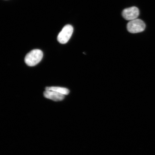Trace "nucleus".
<instances>
[{
    "label": "nucleus",
    "mask_w": 155,
    "mask_h": 155,
    "mask_svg": "<svg viewBox=\"0 0 155 155\" xmlns=\"http://www.w3.org/2000/svg\"><path fill=\"white\" fill-rule=\"evenodd\" d=\"M146 25L142 20L136 19L130 21L127 24V28L129 32L135 34L143 31Z\"/></svg>",
    "instance_id": "f03ea898"
},
{
    "label": "nucleus",
    "mask_w": 155,
    "mask_h": 155,
    "mask_svg": "<svg viewBox=\"0 0 155 155\" xmlns=\"http://www.w3.org/2000/svg\"><path fill=\"white\" fill-rule=\"evenodd\" d=\"M73 32V28L71 25H68L64 27L58 36V41L60 43L65 44L69 41Z\"/></svg>",
    "instance_id": "7ed1b4c3"
},
{
    "label": "nucleus",
    "mask_w": 155,
    "mask_h": 155,
    "mask_svg": "<svg viewBox=\"0 0 155 155\" xmlns=\"http://www.w3.org/2000/svg\"><path fill=\"white\" fill-rule=\"evenodd\" d=\"M44 96L55 101H59L63 100L65 95L53 91L45 90L44 93Z\"/></svg>",
    "instance_id": "39448f33"
},
{
    "label": "nucleus",
    "mask_w": 155,
    "mask_h": 155,
    "mask_svg": "<svg viewBox=\"0 0 155 155\" xmlns=\"http://www.w3.org/2000/svg\"><path fill=\"white\" fill-rule=\"evenodd\" d=\"M43 56V53L41 50L39 49L32 50L25 57V62L29 66H34L41 61Z\"/></svg>",
    "instance_id": "f257e3e1"
},
{
    "label": "nucleus",
    "mask_w": 155,
    "mask_h": 155,
    "mask_svg": "<svg viewBox=\"0 0 155 155\" xmlns=\"http://www.w3.org/2000/svg\"><path fill=\"white\" fill-rule=\"evenodd\" d=\"M139 15V9L135 7L126 8L122 12L123 18L127 21H132L136 19Z\"/></svg>",
    "instance_id": "20e7f679"
},
{
    "label": "nucleus",
    "mask_w": 155,
    "mask_h": 155,
    "mask_svg": "<svg viewBox=\"0 0 155 155\" xmlns=\"http://www.w3.org/2000/svg\"><path fill=\"white\" fill-rule=\"evenodd\" d=\"M46 90L53 91H54L57 92L64 95L68 94H69V90L68 89L63 88V87H46Z\"/></svg>",
    "instance_id": "423d86ee"
}]
</instances>
